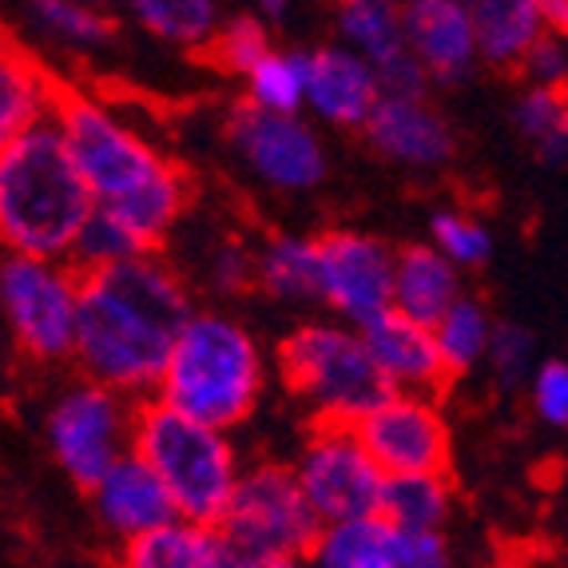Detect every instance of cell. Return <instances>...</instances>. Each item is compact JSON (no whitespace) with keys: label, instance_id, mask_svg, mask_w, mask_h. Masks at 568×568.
<instances>
[{"label":"cell","instance_id":"1","mask_svg":"<svg viewBox=\"0 0 568 568\" xmlns=\"http://www.w3.org/2000/svg\"><path fill=\"white\" fill-rule=\"evenodd\" d=\"M191 318V291L175 266L160 255L128 258L84 275L72 362L88 382L152 402Z\"/></svg>","mask_w":568,"mask_h":568},{"label":"cell","instance_id":"2","mask_svg":"<svg viewBox=\"0 0 568 568\" xmlns=\"http://www.w3.org/2000/svg\"><path fill=\"white\" fill-rule=\"evenodd\" d=\"M92 215L95 195L57 123L0 143V235L9 255L68 258Z\"/></svg>","mask_w":568,"mask_h":568},{"label":"cell","instance_id":"3","mask_svg":"<svg viewBox=\"0 0 568 568\" xmlns=\"http://www.w3.org/2000/svg\"><path fill=\"white\" fill-rule=\"evenodd\" d=\"M263 382L266 362L255 334L231 314L195 311L171 351L155 402L227 434L258 406Z\"/></svg>","mask_w":568,"mask_h":568},{"label":"cell","instance_id":"4","mask_svg":"<svg viewBox=\"0 0 568 568\" xmlns=\"http://www.w3.org/2000/svg\"><path fill=\"white\" fill-rule=\"evenodd\" d=\"M278 378L314 414V426H358L394 394L366 338L338 318H311L278 342Z\"/></svg>","mask_w":568,"mask_h":568},{"label":"cell","instance_id":"5","mask_svg":"<svg viewBox=\"0 0 568 568\" xmlns=\"http://www.w3.org/2000/svg\"><path fill=\"white\" fill-rule=\"evenodd\" d=\"M135 454L168 485L180 521L215 525V529L223 525L239 477H243L239 454L223 429L203 426L195 417H183L180 409L152 398L140 409Z\"/></svg>","mask_w":568,"mask_h":568},{"label":"cell","instance_id":"6","mask_svg":"<svg viewBox=\"0 0 568 568\" xmlns=\"http://www.w3.org/2000/svg\"><path fill=\"white\" fill-rule=\"evenodd\" d=\"M52 123L60 128L80 175L92 187L95 207H120L175 171V163L163 160L140 132H132L112 108L92 95L64 92Z\"/></svg>","mask_w":568,"mask_h":568},{"label":"cell","instance_id":"7","mask_svg":"<svg viewBox=\"0 0 568 568\" xmlns=\"http://www.w3.org/2000/svg\"><path fill=\"white\" fill-rule=\"evenodd\" d=\"M143 402L128 398L120 389H108L100 382L80 378L68 386L44 417L48 449L57 457L80 489L92 493L100 477L135 454V426H140Z\"/></svg>","mask_w":568,"mask_h":568},{"label":"cell","instance_id":"8","mask_svg":"<svg viewBox=\"0 0 568 568\" xmlns=\"http://www.w3.org/2000/svg\"><path fill=\"white\" fill-rule=\"evenodd\" d=\"M235 552H263V557L311 560L314 545L323 540L326 525L306 501L294 465L255 462L239 477L231 509L219 525Z\"/></svg>","mask_w":568,"mask_h":568},{"label":"cell","instance_id":"9","mask_svg":"<svg viewBox=\"0 0 568 568\" xmlns=\"http://www.w3.org/2000/svg\"><path fill=\"white\" fill-rule=\"evenodd\" d=\"M84 275L68 258L9 255L0 266V306L12 342L37 362L77 354Z\"/></svg>","mask_w":568,"mask_h":568},{"label":"cell","instance_id":"10","mask_svg":"<svg viewBox=\"0 0 568 568\" xmlns=\"http://www.w3.org/2000/svg\"><path fill=\"white\" fill-rule=\"evenodd\" d=\"M291 465L326 529L382 517L386 474L354 426H314Z\"/></svg>","mask_w":568,"mask_h":568},{"label":"cell","instance_id":"11","mask_svg":"<svg viewBox=\"0 0 568 568\" xmlns=\"http://www.w3.org/2000/svg\"><path fill=\"white\" fill-rule=\"evenodd\" d=\"M227 140L246 171L275 191H311L326 175L323 135L303 115H271L243 100L227 115Z\"/></svg>","mask_w":568,"mask_h":568},{"label":"cell","instance_id":"12","mask_svg":"<svg viewBox=\"0 0 568 568\" xmlns=\"http://www.w3.org/2000/svg\"><path fill=\"white\" fill-rule=\"evenodd\" d=\"M318 266H323V294L318 303L354 331H366L394 311V275L398 251L362 231H331L318 235Z\"/></svg>","mask_w":568,"mask_h":568},{"label":"cell","instance_id":"13","mask_svg":"<svg viewBox=\"0 0 568 568\" xmlns=\"http://www.w3.org/2000/svg\"><path fill=\"white\" fill-rule=\"evenodd\" d=\"M354 429L386 477L446 474L449 469V422L437 398L389 394Z\"/></svg>","mask_w":568,"mask_h":568},{"label":"cell","instance_id":"14","mask_svg":"<svg viewBox=\"0 0 568 568\" xmlns=\"http://www.w3.org/2000/svg\"><path fill=\"white\" fill-rule=\"evenodd\" d=\"M311 568H454L442 532H409L398 525L369 521L334 525L314 545Z\"/></svg>","mask_w":568,"mask_h":568},{"label":"cell","instance_id":"15","mask_svg":"<svg viewBox=\"0 0 568 568\" xmlns=\"http://www.w3.org/2000/svg\"><path fill=\"white\" fill-rule=\"evenodd\" d=\"M406 44L434 84H454L481 64L474 9L462 0H406L402 4Z\"/></svg>","mask_w":568,"mask_h":568},{"label":"cell","instance_id":"16","mask_svg":"<svg viewBox=\"0 0 568 568\" xmlns=\"http://www.w3.org/2000/svg\"><path fill=\"white\" fill-rule=\"evenodd\" d=\"M311 72H306V108L323 123L334 128H366L374 108L382 104L378 68L351 52L346 44H318L306 52Z\"/></svg>","mask_w":568,"mask_h":568},{"label":"cell","instance_id":"17","mask_svg":"<svg viewBox=\"0 0 568 568\" xmlns=\"http://www.w3.org/2000/svg\"><path fill=\"white\" fill-rule=\"evenodd\" d=\"M92 505L100 513V521L108 525V532H115L123 545L180 521V509L171 501L168 485L140 454H128L100 477V485L92 489Z\"/></svg>","mask_w":568,"mask_h":568},{"label":"cell","instance_id":"18","mask_svg":"<svg viewBox=\"0 0 568 568\" xmlns=\"http://www.w3.org/2000/svg\"><path fill=\"white\" fill-rule=\"evenodd\" d=\"M366 351L374 366L382 369V378L394 394H426L437 398V389L449 382V369L437 351V338L429 326L414 323L406 314L389 311L386 318L369 323L362 331Z\"/></svg>","mask_w":568,"mask_h":568},{"label":"cell","instance_id":"19","mask_svg":"<svg viewBox=\"0 0 568 568\" xmlns=\"http://www.w3.org/2000/svg\"><path fill=\"white\" fill-rule=\"evenodd\" d=\"M362 135L374 152L402 168H442L454 160V128L429 100H382Z\"/></svg>","mask_w":568,"mask_h":568},{"label":"cell","instance_id":"20","mask_svg":"<svg viewBox=\"0 0 568 568\" xmlns=\"http://www.w3.org/2000/svg\"><path fill=\"white\" fill-rule=\"evenodd\" d=\"M462 298V271L434 243L402 246L398 275H394V311L434 331Z\"/></svg>","mask_w":568,"mask_h":568},{"label":"cell","instance_id":"21","mask_svg":"<svg viewBox=\"0 0 568 568\" xmlns=\"http://www.w3.org/2000/svg\"><path fill=\"white\" fill-rule=\"evenodd\" d=\"M477 57L489 68H517L549 37V20L540 0H474Z\"/></svg>","mask_w":568,"mask_h":568},{"label":"cell","instance_id":"22","mask_svg":"<svg viewBox=\"0 0 568 568\" xmlns=\"http://www.w3.org/2000/svg\"><path fill=\"white\" fill-rule=\"evenodd\" d=\"M60 95L64 92L52 84V77L29 52L4 44V57H0V143L57 120Z\"/></svg>","mask_w":568,"mask_h":568},{"label":"cell","instance_id":"23","mask_svg":"<svg viewBox=\"0 0 568 568\" xmlns=\"http://www.w3.org/2000/svg\"><path fill=\"white\" fill-rule=\"evenodd\" d=\"M231 545L215 525L171 521L123 545L120 568H227Z\"/></svg>","mask_w":568,"mask_h":568},{"label":"cell","instance_id":"24","mask_svg":"<svg viewBox=\"0 0 568 568\" xmlns=\"http://www.w3.org/2000/svg\"><path fill=\"white\" fill-rule=\"evenodd\" d=\"M258 291L278 303H318L323 294V266H318V239L278 235L258 246Z\"/></svg>","mask_w":568,"mask_h":568},{"label":"cell","instance_id":"25","mask_svg":"<svg viewBox=\"0 0 568 568\" xmlns=\"http://www.w3.org/2000/svg\"><path fill=\"white\" fill-rule=\"evenodd\" d=\"M334 37L351 52H358L369 64L386 68L409 52L406 24H402V4L389 0H346L334 9Z\"/></svg>","mask_w":568,"mask_h":568},{"label":"cell","instance_id":"26","mask_svg":"<svg viewBox=\"0 0 568 568\" xmlns=\"http://www.w3.org/2000/svg\"><path fill=\"white\" fill-rule=\"evenodd\" d=\"M454 513V485L449 474H409L386 477L382 493V521L409 532H442Z\"/></svg>","mask_w":568,"mask_h":568},{"label":"cell","instance_id":"27","mask_svg":"<svg viewBox=\"0 0 568 568\" xmlns=\"http://www.w3.org/2000/svg\"><path fill=\"white\" fill-rule=\"evenodd\" d=\"M128 17L152 37L183 48H211L223 29V9L211 0H132Z\"/></svg>","mask_w":568,"mask_h":568},{"label":"cell","instance_id":"28","mask_svg":"<svg viewBox=\"0 0 568 568\" xmlns=\"http://www.w3.org/2000/svg\"><path fill=\"white\" fill-rule=\"evenodd\" d=\"M513 128L521 132L537 160H568V88H525L513 100Z\"/></svg>","mask_w":568,"mask_h":568},{"label":"cell","instance_id":"29","mask_svg":"<svg viewBox=\"0 0 568 568\" xmlns=\"http://www.w3.org/2000/svg\"><path fill=\"white\" fill-rule=\"evenodd\" d=\"M306 72H311V57L303 48H275L243 80L246 104L271 115H298L306 108Z\"/></svg>","mask_w":568,"mask_h":568},{"label":"cell","instance_id":"30","mask_svg":"<svg viewBox=\"0 0 568 568\" xmlns=\"http://www.w3.org/2000/svg\"><path fill=\"white\" fill-rule=\"evenodd\" d=\"M493 334H497L493 314L485 311L481 298H469V294H465L462 303L434 326L437 351H442V362H446L449 378L469 374V369L481 366V362L489 358Z\"/></svg>","mask_w":568,"mask_h":568},{"label":"cell","instance_id":"31","mask_svg":"<svg viewBox=\"0 0 568 568\" xmlns=\"http://www.w3.org/2000/svg\"><path fill=\"white\" fill-rule=\"evenodd\" d=\"M24 20L48 40H60L68 48H100L115 37L112 12L80 4V0H29Z\"/></svg>","mask_w":568,"mask_h":568},{"label":"cell","instance_id":"32","mask_svg":"<svg viewBox=\"0 0 568 568\" xmlns=\"http://www.w3.org/2000/svg\"><path fill=\"white\" fill-rule=\"evenodd\" d=\"M140 255H148V251L135 243L132 231L123 227V223H115L108 211L95 207V215L88 219V227L80 231L68 263L77 266L80 275H95V271H108V266H120V263H128V258H140Z\"/></svg>","mask_w":568,"mask_h":568},{"label":"cell","instance_id":"33","mask_svg":"<svg viewBox=\"0 0 568 568\" xmlns=\"http://www.w3.org/2000/svg\"><path fill=\"white\" fill-rule=\"evenodd\" d=\"M215 64L235 72V77H251L258 64H263L271 52H275V40H271V24L258 17L255 9L251 12H235V17L223 20V29H219L215 44Z\"/></svg>","mask_w":568,"mask_h":568},{"label":"cell","instance_id":"34","mask_svg":"<svg viewBox=\"0 0 568 568\" xmlns=\"http://www.w3.org/2000/svg\"><path fill=\"white\" fill-rule=\"evenodd\" d=\"M429 243L457 266V271H474L485 266L493 255V235L481 219L469 211H434L429 219Z\"/></svg>","mask_w":568,"mask_h":568},{"label":"cell","instance_id":"35","mask_svg":"<svg viewBox=\"0 0 568 568\" xmlns=\"http://www.w3.org/2000/svg\"><path fill=\"white\" fill-rule=\"evenodd\" d=\"M489 374L493 382L501 389H521L532 382V374L540 369L537 362V338H532L529 326L521 323H509L501 318L497 323V334H493V346H489Z\"/></svg>","mask_w":568,"mask_h":568},{"label":"cell","instance_id":"36","mask_svg":"<svg viewBox=\"0 0 568 568\" xmlns=\"http://www.w3.org/2000/svg\"><path fill=\"white\" fill-rule=\"evenodd\" d=\"M207 283L215 294H243L246 286H258V251L239 239L215 243L207 258Z\"/></svg>","mask_w":568,"mask_h":568},{"label":"cell","instance_id":"37","mask_svg":"<svg viewBox=\"0 0 568 568\" xmlns=\"http://www.w3.org/2000/svg\"><path fill=\"white\" fill-rule=\"evenodd\" d=\"M529 402H532V414L545 426H557V429L568 426V362L560 358L540 362V369L529 382Z\"/></svg>","mask_w":568,"mask_h":568},{"label":"cell","instance_id":"38","mask_svg":"<svg viewBox=\"0 0 568 568\" xmlns=\"http://www.w3.org/2000/svg\"><path fill=\"white\" fill-rule=\"evenodd\" d=\"M521 77L529 80V88H568V48L557 32H549L532 48L521 64Z\"/></svg>","mask_w":568,"mask_h":568},{"label":"cell","instance_id":"39","mask_svg":"<svg viewBox=\"0 0 568 568\" xmlns=\"http://www.w3.org/2000/svg\"><path fill=\"white\" fill-rule=\"evenodd\" d=\"M378 80H382V100H426L429 84H434L426 68L417 64L414 52H406L402 60L382 68Z\"/></svg>","mask_w":568,"mask_h":568},{"label":"cell","instance_id":"40","mask_svg":"<svg viewBox=\"0 0 568 568\" xmlns=\"http://www.w3.org/2000/svg\"><path fill=\"white\" fill-rule=\"evenodd\" d=\"M227 568H306V560L298 557H263V552H235L231 549Z\"/></svg>","mask_w":568,"mask_h":568},{"label":"cell","instance_id":"41","mask_svg":"<svg viewBox=\"0 0 568 568\" xmlns=\"http://www.w3.org/2000/svg\"><path fill=\"white\" fill-rule=\"evenodd\" d=\"M540 9H545V20H549V32L568 37V0H540Z\"/></svg>","mask_w":568,"mask_h":568},{"label":"cell","instance_id":"42","mask_svg":"<svg viewBox=\"0 0 568 568\" xmlns=\"http://www.w3.org/2000/svg\"><path fill=\"white\" fill-rule=\"evenodd\" d=\"M255 12L266 20V24H278V20H286V12H291V4H286V0H263V4H258Z\"/></svg>","mask_w":568,"mask_h":568},{"label":"cell","instance_id":"43","mask_svg":"<svg viewBox=\"0 0 568 568\" xmlns=\"http://www.w3.org/2000/svg\"><path fill=\"white\" fill-rule=\"evenodd\" d=\"M489 568H529V565H525V560H517V557H497Z\"/></svg>","mask_w":568,"mask_h":568}]
</instances>
